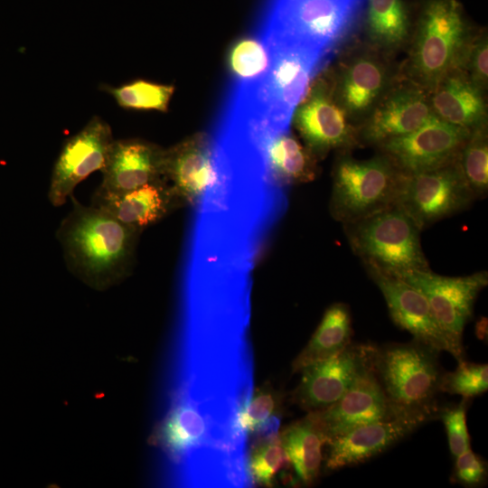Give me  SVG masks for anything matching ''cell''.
Returning a JSON list of instances; mask_svg holds the SVG:
<instances>
[{
  "mask_svg": "<svg viewBox=\"0 0 488 488\" xmlns=\"http://www.w3.org/2000/svg\"><path fill=\"white\" fill-rule=\"evenodd\" d=\"M372 352V345L351 343L333 356L305 367L293 402L307 412L330 407L348 390Z\"/></svg>",
  "mask_w": 488,
  "mask_h": 488,
  "instance_id": "obj_16",
  "label": "cell"
},
{
  "mask_svg": "<svg viewBox=\"0 0 488 488\" xmlns=\"http://www.w3.org/2000/svg\"><path fill=\"white\" fill-rule=\"evenodd\" d=\"M381 291L389 314L399 327L407 330L418 341L441 352L458 356L449 338L436 323L425 296L400 277L367 268Z\"/></svg>",
  "mask_w": 488,
  "mask_h": 488,
  "instance_id": "obj_18",
  "label": "cell"
},
{
  "mask_svg": "<svg viewBox=\"0 0 488 488\" xmlns=\"http://www.w3.org/2000/svg\"><path fill=\"white\" fill-rule=\"evenodd\" d=\"M440 352L418 341L374 346L372 364L389 400L422 423L439 411L436 403L444 372Z\"/></svg>",
  "mask_w": 488,
  "mask_h": 488,
  "instance_id": "obj_3",
  "label": "cell"
},
{
  "mask_svg": "<svg viewBox=\"0 0 488 488\" xmlns=\"http://www.w3.org/2000/svg\"><path fill=\"white\" fill-rule=\"evenodd\" d=\"M279 437L297 477L305 484L312 483L320 473L326 442L313 418L307 413L282 430Z\"/></svg>",
  "mask_w": 488,
  "mask_h": 488,
  "instance_id": "obj_26",
  "label": "cell"
},
{
  "mask_svg": "<svg viewBox=\"0 0 488 488\" xmlns=\"http://www.w3.org/2000/svg\"><path fill=\"white\" fill-rule=\"evenodd\" d=\"M266 45L270 53L266 73L257 80L235 81L256 115L274 128L286 130L327 54L295 44Z\"/></svg>",
  "mask_w": 488,
  "mask_h": 488,
  "instance_id": "obj_4",
  "label": "cell"
},
{
  "mask_svg": "<svg viewBox=\"0 0 488 488\" xmlns=\"http://www.w3.org/2000/svg\"><path fill=\"white\" fill-rule=\"evenodd\" d=\"M291 121L318 160L332 150L349 151L360 145L358 127L334 98L329 69L315 75Z\"/></svg>",
  "mask_w": 488,
  "mask_h": 488,
  "instance_id": "obj_9",
  "label": "cell"
},
{
  "mask_svg": "<svg viewBox=\"0 0 488 488\" xmlns=\"http://www.w3.org/2000/svg\"><path fill=\"white\" fill-rule=\"evenodd\" d=\"M455 164L474 200L484 198L488 190L487 125L471 131Z\"/></svg>",
  "mask_w": 488,
  "mask_h": 488,
  "instance_id": "obj_28",
  "label": "cell"
},
{
  "mask_svg": "<svg viewBox=\"0 0 488 488\" xmlns=\"http://www.w3.org/2000/svg\"><path fill=\"white\" fill-rule=\"evenodd\" d=\"M488 39L485 30L475 29L466 42L455 69L463 70L482 90L488 85Z\"/></svg>",
  "mask_w": 488,
  "mask_h": 488,
  "instance_id": "obj_33",
  "label": "cell"
},
{
  "mask_svg": "<svg viewBox=\"0 0 488 488\" xmlns=\"http://www.w3.org/2000/svg\"><path fill=\"white\" fill-rule=\"evenodd\" d=\"M142 231L93 205L73 201L56 238L70 272L95 290H107L132 272Z\"/></svg>",
  "mask_w": 488,
  "mask_h": 488,
  "instance_id": "obj_1",
  "label": "cell"
},
{
  "mask_svg": "<svg viewBox=\"0 0 488 488\" xmlns=\"http://www.w3.org/2000/svg\"><path fill=\"white\" fill-rule=\"evenodd\" d=\"M308 414L326 441L371 422L398 417L410 418L393 406L387 398L374 371L372 355L348 390L337 401L324 409Z\"/></svg>",
  "mask_w": 488,
  "mask_h": 488,
  "instance_id": "obj_12",
  "label": "cell"
},
{
  "mask_svg": "<svg viewBox=\"0 0 488 488\" xmlns=\"http://www.w3.org/2000/svg\"><path fill=\"white\" fill-rule=\"evenodd\" d=\"M164 150L138 138L112 142L97 190L121 193L164 179Z\"/></svg>",
  "mask_w": 488,
  "mask_h": 488,
  "instance_id": "obj_19",
  "label": "cell"
},
{
  "mask_svg": "<svg viewBox=\"0 0 488 488\" xmlns=\"http://www.w3.org/2000/svg\"><path fill=\"white\" fill-rule=\"evenodd\" d=\"M269 64V50L258 35L240 39L230 48L229 67L234 80H257L266 73Z\"/></svg>",
  "mask_w": 488,
  "mask_h": 488,
  "instance_id": "obj_31",
  "label": "cell"
},
{
  "mask_svg": "<svg viewBox=\"0 0 488 488\" xmlns=\"http://www.w3.org/2000/svg\"><path fill=\"white\" fill-rule=\"evenodd\" d=\"M91 205L140 231L159 222L174 209L181 207L166 181L149 183L121 193H108L96 190L92 195Z\"/></svg>",
  "mask_w": 488,
  "mask_h": 488,
  "instance_id": "obj_21",
  "label": "cell"
},
{
  "mask_svg": "<svg viewBox=\"0 0 488 488\" xmlns=\"http://www.w3.org/2000/svg\"><path fill=\"white\" fill-rule=\"evenodd\" d=\"M348 242L367 268L401 277L430 269L420 242V229L398 205L343 224Z\"/></svg>",
  "mask_w": 488,
  "mask_h": 488,
  "instance_id": "obj_6",
  "label": "cell"
},
{
  "mask_svg": "<svg viewBox=\"0 0 488 488\" xmlns=\"http://www.w3.org/2000/svg\"><path fill=\"white\" fill-rule=\"evenodd\" d=\"M117 103L128 109H155L165 112L174 94L172 85L156 84L138 80L119 87H107Z\"/></svg>",
  "mask_w": 488,
  "mask_h": 488,
  "instance_id": "obj_30",
  "label": "cell"
},
{
  "mask_svg": "<svg viewBox=\"0 0 488 488\" xmlns=\"http://www.w3.org/2000/svg\"><path fill=\"white\" fill-rule=\"evenodd\" d=\"M433 116L429 92L400 72L358 128L360 145L380 144L406 136Z\"/></svg>",
  "mask_w": 488,
  "mask_h": 488,
  "instance_id": "obj_15",
  "label": "cell"
},
{
  "mask_svg": "<svg viewBox=\"0 0 488 488\" xmlns=\"http://www.w3.org/2000/svg\"><path fill=\"white\" fill-rule=\"evenodd\" d=\"M113 141L110 126L95 116L64 142L54 164L48 190V199L52 206L63 205L80 183L103 169Z\"/></svg>",
  "mask_w": 488,
  "mask_h": 488,
  "instance_id": "obj_14",
  "label": "cell"
},
{
  "mask_svg": "<svg viewBox=\"0 0 488 488\" xmlns=\"http://www.w3.org/2000/svg\"><path fill=\"white\" fill-rule=\"evenodd\" d=\"M427 299L432 314L458 356L464 360L463 332L473 313L479 292L488 284L486 271L464 277H445L427 270H416L401 277Z\"/></svg>",
  "mask_w": 488,
  "mask_h": 488,
  "instance_id": "obj_10",
  "label": "cell"
},
{
  "mask_svg": "<svg viewBox=\"0 0 488 488\" xmlns=\"http://www.w3.org/2000/svg\"><path fill=\"white\" fill-rule=\"evenodd\" d=\"M474 200L454 162L430 171L405 174L396 205L423 230L461 211Z\"/></svg>",
  "mask_w": 488,
  "mask_h": 488,
  "instance_id": "obj_11",
  "label": "cell"
},
{
  "mask_svg": "<svg viewBox=\"0 0 488 488\" xmlns=\"http://www.w3.org/2000/svg\"><path fill=\"white\" fill-rule=\"evenodd\" d=\"M164 173L180 206H197L218 176L211 136L198 133L165 149Z\"/></svg>",
  "mask_w": 488,
  "mask_h": 488,
  "instance_id": "obj_17",
  "label": "cell"
},
{
  "mask_svg": "<svg viewBox=\"0 0 488 488\" xmlns=\"http://www.w3.org/2000/svg\"><path fill=\"white\" fill-rule=\"evenodd\" d=\"M437 118L470 131L487 125L485 91L461 70H450L429 92Z\"/></svg>",
  "mask_w": 488,
  "mask_h": 488,
  "instance_id": "obj_22",
  "label": "cell"
},
{
  "mask_svg": "<svg viewBox=\"0 0 488 488\" xmlns=\"http://www.w3.org/2000/svg\"><path fill=\"white\" fill-rule=\"evenodd\" d=\"M465 400L457 406L440 409L438 416L446 430L447 440L451 454L457 457L470 449V437L465 420Z\"/></svg>",
  "mask_w": 488,
  "mask_h": 488,
  "instance_id": "obj_34",
  "label": "cell"
},
{
  "mask_svg": "<svg viewBox=\"0 0 488 488\" xmlns=\"http://www.w3.org/2000/svg\"><path fill=\"white\" fill-rule=\"evenodd\" d=\"M487 320L483 317L478 323H476V335L483 339L484 333L486 334Z\"/></svg>",
  "mask_w": 488,
  "mask_h": 488,
  "instance_id": "obj_36",
  "label": "cell"
},
{
  "mask_svg": "<svg viewBox=\"0 0 488 488\" xmlns=\"http://www.w3.org/2000/svg\"><path fill=\"white\" fill-rule=\"evenodd\" d=\"M261 145L266 174L274 185L286 190L315 179L318 159L289 129H266Z\"/></svg>",
  "mask_w": 488,
  "mask_h": 488,
  "instance_id": "obj_23",
  "label": "cell"
},
{
  "mask_svg": "<svg viewBox=\"0 0 488 488\" xmlns=\"http://www.w3.org/2000/svg\"><path fill=\"white\" fill-rule=\"evenodd\" d=\"M404 176L382 153L359 160L341 151L333 168L332 217L343 225L394 206Z\"/></svg>",
  "mask_w": 488,
  "mask_h": 488,
  "instance_id": "obj_7",
  "label": "cell"
},
{
  "mask_svg": "<svg viewBox=\"0 0 488 488\" xmlns=\"http://www.w3.org/2000/svg\"><path fill=\"white\" fill-rule=\"evenodd\" d=\"M351 314L347 305L335 303L330 305L308 343L292 363L293 372L325 360L344 350L351 344Z\"/></svg>",
  "mask_w": 488,
  "mask_h": 488,
  "instance_id": "obj_25",
  "label": "cell"
},
{
  "mask_svg": "<svg viewBox=\"0 0 488 488\" xmlns=\"http://www.w3.org/2000/svg\"><path fill=\"white\" fill-rule=\"evenodd\" d=\"M278 405V398L268 386L253 390L238 413L239 435L248 442L254 435L277 432L280 427Z\"/></svg>",
  "mask_w": 488,
  "mask_h": 488,
  "instance_id": "obj_29",
  "label": "cell"
},
{
  "mask_svg": "<svg viewBox=\"0 0 488 488\" xmlns=\"http://www.w3.org/2000/svg\"><path fill=\"white\" fill-rule=\"evenodd\" d=\"M361 0H273L259 31L265 43L329 54L350 32Z\"/></svg>",
  "mask_w": 488,
  "mask_h": 488,
  "instance_id": "obj_5",
  "label": "cell"
},
{
  "mask_svg": "<svg viewBox=\"0 0 488 488\" xmlns=\"http://www.w3.org/2000/svg\"><path fill=\"white\" fill-rule=\"evenodd\" d=\"M249 443L246 470L250 484L272 487L280 471L290 464L279 431L254 435Z\"/></svg>",
  "mask_w": 488,
  "mask_h": 488,
  "instance_id": "obj_27",
  "label": "cell"
},
{
  "mask_svg": "<svg viewBox=\"0 0 488 488\" xmlns=\"http://www.w3.org/2000/svg\"><path fill=\"white\" fill-rule=\"evenodd\" d=\"M487 375V364H477L463 360L454 371L443 374L441 391L458 394L465 399L478 396L488 389Z\"/></svg>",
  "mask_w": 488,
  "mask_h": 488,
  "instance_id": "obj_32",
  "label": "cell"
},
{
  "mask_svg": "<svg viewBox=\"0 0 488 488\" xmlns=\"http://www.w3.org/2000/svg\"><path fill=\"white\" fill-rule=\"evenodd\" d=\"M364 42L388 54L408 44L412 24L404 0H366Z\"/></svg>",
  "mask_w": 488,
  "mask_h": 488,
  "instance_id": "obj_24",
  "label": "cell"
},
{
  "mask_svg": "<svg viewBox=\"0 0 488 488\" xmlns=\"http://www.w3.org/2000/svg\"><path fill=\"white\" fill-rule=\"evenodd\" d=\"M456 458L454 479L465 486L483 484L487 477L486 463L471 448L459 455Z\"/></svg>",
  "mask_w": 488,
  "mask_h": 488,
  "instance_id": "obj_35",
  "label": "cell"
},
{
  "mask_svg": "<svg viewBox=\"0 0 488 488\" xmlns=\"http://www.w3.org/2000/svg\"><path fill=\"white\" fill-rule=\"evenodd\" d=\"M470 133L433 115L415 131L387 140L377 148L402 173L416 174L453 164Z\"/></svg>",
  "mask_w": 488,
  "mask_h": 488,
  "instance_id": "obj_13",
  "label": "cell"
},
{
  "mask_svg": "<svg viewBox=\"0 0 488 488\" xmlns=\"http://www.w3.org/2000/svg\"><path fill=\"white\" fill-rule=\"evenodd\" d=\"M421 424L414 418L398 417L365 424L333 436L324 444V468L334 471L366 462L411 434Z\"/></svg>",
  "mask_w": 488,
  "mask_h": 488,
  "instance_id": "obj_20",
  "label": "cell"
},
{
  "mask_svg": "<svg viewBox=\"0 0 488 488\" xmlns=\"http://www.w3.org/2000/svg\"><path fill=\"white\" fill-rule=\"evenodd\" d=\"M457 0H424L400 73L427 92L455 69L474 33Z\"/></svg>",
  "mask_w": 488,
  "mask_h": 488,
  "instance_id": "obj_2",
  "label": "cell"
},
{
  "mask_svg": "<svg viewBox=\"0 0 488 488\" xmlns=\"http://www.w3.org/2000/svg\"><path fill=\"white\" fill-rule=\"evenodd\" d=\"M329 72L336 101L358 128L399 75L390 54L366 42L345 49Z\"/></svg>",
  "mask_w": 488,
  "mask_h": 488,
  "instance_id": "obj_8",
  "label": "cell"
}]
</instances>
